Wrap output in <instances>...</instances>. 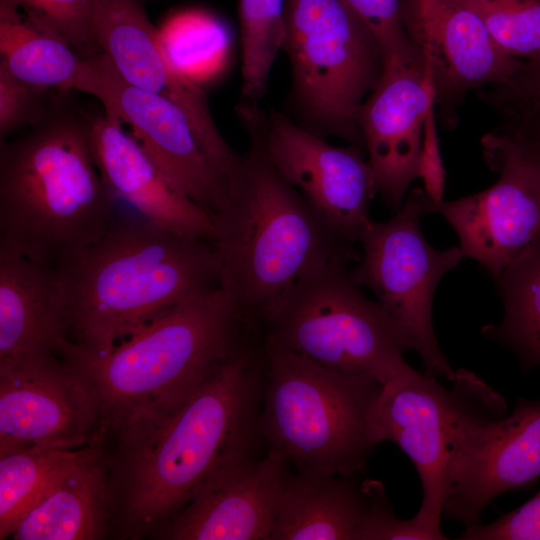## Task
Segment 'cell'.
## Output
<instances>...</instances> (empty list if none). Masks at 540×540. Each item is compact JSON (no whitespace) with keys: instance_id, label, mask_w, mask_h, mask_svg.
<instances>
[{"instance_id":"cell-2","label":"cell","mask_w":540,"mask_h":540,"mask_svg":"<svg viewBox=\"0 0 540 540\" xmlns=\"http://www.w3.org/2000/svg\"><path fill=\"white\" fill-rule=\"evenodd\" d=\"M53 270L73 357L108 352L177 304L220 286L213 242L120 212L97 241Z\"/></svg>"},{"instance_id":"cell-1","label":"cell","mask_w":540,"mask_h":540,"mask_svg":"<svg viewBox=\"0 0 540 540\" xmlns=\"http://www.w3.org/2000/svg\"><path fill=\"white\" fill-rule=\"evenodd\" d=\"M263 371L250 344L179 401L102 434L110 535L149 536L212 476L253 454Z\"/></svg>"},{"instance_id":"cell-13","label":"cell","mask_w":540,"mask_h":540,"mask_svg":"<svg viewBox=\"0 0 540 540\" xmlns=\"http://www.w3.org/2000/svg\"><path fill=\"white\" fill-rule=\"evenodd\" d=\"M93 95L105 113L128 124L133 137L166 182L212 218L225 205L228 181L205 154L185 115L175 104L124 80L101 51L81 57L73 89Z\"/></svg>"},{"instance_id":"cell-29","label":"cell","mask_w":540,"mask_h":540,"mask_svg":"<svg viewBox=\"0 0 540 540\" xmlns=\"http://www.w3.org/2000/svg\"><path fill=\"white\" fill-rule=\"evenodd\" d=\"M483 21L509 55L540 59V0H457Z\"/></svg>"},{"instance_id":"cell-15","label":"cell","mask_w":540,"mask_h":540,"mask_svg":"<svg viewBox=\"0 0 540 540\" xmlns=\"http://www.w3.org/2000/svg\"><path fill=\"white\" fill-rule=\"evenodd\" d=\"M93 33L99 50L126 82L167 99L185 113L205 154L227 181L241 170L244 155L220 134L201 86L167 59L143 0H95Z\"/></svg>"},{"instance_id":"cell-33","label":"cell","mask_w":540,"mask_h":540,"mask_svg":"<svg viewBox=\"0 0 540 540\" xmlns=\"http://www.w3.org/2000/svg\"><path fill=\"white\" fill-rule=\"evenodd\" d=\"M369 511L360 540H437L436 536L414 518L399 519L388 503L382 484L366 481Z\"/></svg>"},{"instance_id":"cell-23","label":"cell","mask_w":540,"mask_h":540,"mask_svg":"<svg viewBox=\"0 0 540 540\" xmlns=\"http://www.w3.org/2000/svg\"><path fill=\"white\" fill-rule=\"evenodd\" d=\"M352 477L290 474L270 540H360L369 496Z\"/></svg>"},{"instance_id":"cell-25","label":"cell","mask_w":540,"mask_h":540,"mask_svg":"<svg viewBox=\"0 0 540 540\" xmlns=\"http://www.w3.org/2000/svg\"><path fill=\"white\" fill-rule=\"evenodd\" d=\"M503 317L482 333L509 349L522 367L540 366V238L519 253L495 281Z\"/></svg>"},{"instance_id":"cell-7","label":"cell","mask_w":540,"mask_h":540,"mask_svg":"<svg viewBox=\"0 0 540 540\" xmlns=\"http://www.w3.org/2000/svg\"><path fill=\"white\" fill-rule=\"evenodd\" d=\"M351 262L332 260L298 280L262 319V345L384 384L408 364L409 348L377 301L353 281Z\"/></svg>"},{"instance_id":"cell-20","label":"cell","mask_w":540,"mask_h":540,"mask_svg":"<svg viewBox=\"0 0 540 540\" xmlns=\"http://www.w3.org/2000/svg\"><path fill=\"white\" fill-rule=\"evenodd\" d=\"M121 124L106 113L90 116L92 157L109 190L157 226L213 242L212 217L166 182L138 141Z\"/></svg>"},{"instance_id":"cell-27","label":"cell","mask_w":540,"mask_h":540,"mask_svg":"<svg viewBox=\"0 0 540 540\" xmlns=\"http://www.w3.org/2000/svg\"><path fill=\"white\" fill-rule=\"evenodd\" d=\"M158 30L167 59L182 75L200 85L220 71L228 39L213 16L200 11L177 13Z\"/></svg>"},{"instance_id":"cell-26","label":"cell","mask_w":540,"mask_h":540,"mask_svg":"<svg viewBox=\"0 0 540 540\" xmlns=\"http://www.w3.org/2000/svg\"><path fill=\"white\" fill-rule=\"evenodd\" d=\"M85 447L29 448L0 454L1 540L11 535L21 515L48 482L76 459Z\"/></svg>"},{"instance_id":"cell-3","label":"cell","mask_w":540,"mask_h":540,"mask_svg":"<svg viewBox=\"0 0 540 540\" xmlns=\"http://www.w3.org/2000/svg\"><path fill=\"white\" fill-rule=\"evenodd\" d=\"M92 157L90 116L58 100L0 144V245L54 267L97 241L119 211Z\"/></svg>"},{"instance_id":"cell-4","label":"cell","mask_w":540,"mask_h":540,"mask_svg":"<svg viewBox=\"0 0 540 540\" xmlns=\"http://www.w3.org/2000/svg\"><path fill=\"white\" fill-rule=\"evenodd\" d=\"M249 138L243 168L212 219L220 287L255 327L306 274L338 258L357 262L360 254L319 219Z\"/></svg>"},{"instance_id":"cell-19","label":"cell","mask_w":540,"mask_h":540,"mask_svg":"<svg viewBox=\"0 0 540 540\" xmlns=\"http://www.w3.org/2000/svg\"><path fill=\"white\" fill-rule=\"evenodd\" d=\"M274 450L249 455L205 482L171 518L149 535L164 540H270L291 473Z\"/></svg>"},{"instance_id":"cell-8","label":"cell","mask_w":540,"mask_h":540,"mask_svg":"<svg viewBox=\"0 0 540 540\" xmlns=\"http://www.w3.org/2000/svg\"><path fill=\"white\" fill-rule=\"evenodd\" d=\"M282 51L304 127L364 149L356 116L384 70L383 51L368 26L345 0H285Z\"/></svg>"},{"instance_id":"cell-28","label":"cell","mask_w":540,"mask_h":540,"mask_svg":"<svg viewBox=\"0 0 540 540\" xmlns=\"http://www.w3.org/2000/svg\"><path fill=\"white\" fill-rule=\"evenodd\" d=\"M243 101L256 102L266 91L269 75L285 36V0H239Z\"/></svg>"},{"instance_id":"cell-16","label":"cell","mask_w":540,"mask_h":540,"mask_svg":"<svg viewBox=\"0 0 540 540\" xmlns=\"http://www.w3.org/2000/svg\"><path fill=\"white\" fill-rule=\"evenodd\" d=\"M404 21L445 129L457 124V109L467 93L504 83L523 62L502 50L481 18L457 0H405Z\"/></svg>"},{"instance_id":"cell-6","label":"cell","mask_w":540,"mask_h":540,"mask_svg":"<svg viewBox=\"0 0 540 540\" xmlns=\"http://www.w3.org/2000/svg\"><path fill=\"white\" fill-rule=\"evenodd\" d=\"M259 431L306 475L354 476L382 442L377 408L383 384L344 374L285 349L261 346Z\"/></svg>"},{"instance_id":"cell-32","label":"cell","mask_w":540,"mask_h":540,"mask_svg":"<svg viewBox=\"0 0 540 540\" xmlns=\"http://www.w3.org/2000/svg\"><path fill=\"white\" fill-rule=\"evenodd\" d=\"M47 91L21 81L0 62L1 140L21 127L34 126L45 116L50 105L45 99Z\"/></svg>"},{"instance_id":"cell-34","label":"cell","mask_w":540,"mask_h":540,"mask_svg":"<svg viewBox=\"0 0 540 540\" xmlns=\"http://www.w3.org/2000/svg\"><path fill=\"white\" fill-rule=\"evenodd\" d=\"M463 540H540V491L517 509L487 524L466 528Z\"/></svg>"},{"instance_id":"cell-24","label":"cell","mask_w":540,"mask_h":540,"mask_svg":"<svg viewBox=\"0 0 540 540\" xmlns=\"http://www.w3.org/2000/svg\"><path fill=\"white\" fill-rule=\"evenodd\" d=\"M0 54L7 69L30 85L69 92L80 55L50 24L15 0H0Z\"/></svg>"},{"instance_id":"cell-30","label":"cell","mask_w":540,"mask_h":540,"mask_svg":"<svg viewBox=\"0 0 540 540\" xmlns=\"http://www.w3.org/2000/svg\"><path fill=\"white\" fill-rule=\"evenodd\" d=\"M378 40L384 64L417 55L405 27V0H345Z\"/></svg>"},{"instance_id":"cell-22","label":"cell","mask_w":540,"mask_h":540,"mask_svg":"<svg viewBox=\"0 0 540 540\" xmlns=\"http://www.w3.org/2000/svg\"><path fill=\"white\" fill-rule=\"evenodd\" d=\"M110 534L108 472L89 445L61 469L14 526L15 540H95Z\"/></svg>"},{"instance_id":"cell-11","label":"cell","mask_w":540,"mask_h":540,"mask_svg":"<svg viewBox=\"0 0 540 540\" xmlns=\"http://www.w3.org/2000/svg\"><path fill=\"white\" fill-rule=\"evenodd\" d=\"M238 112L248 135L319 219L344 242H359L377 194L364 149L332 145L285 114H263L256 102L242 101Z\"/></svg>"},{"instance_id":"cell-12","label":"cell","mask_w":540,"mask_h":540,"mask_svg":"<svg viewBox=\"0 0 540 540\" xmlns=\"http://www.w3.org/2000/svg\"><path fill=\"white\" fill-rule=\"evenodd\" d=\"M480 144L498 180L481 192L443 201L434 212L455 230L464 256L480 263L496 281L519 253L540 238V159L503 121Z\"/></svg>"},{"instance_id":"cell-10","label":"cell","mask_w":540,"mask_h":540,"mask_svg":"<svg viewBox=\"0 0 540 540\" xmlns=\"http://www.w3.org/2000/svg\"><path fill=\"white\" fill-rule=\"evenodd\" d=\"M433 206L424 189L415 188L392 218L370 220L359 237L361 254L350 275L373 292L409 350L419 354L424 374L452 382L456 371L439 347L432 307L438 283L465 256L460 246L437 250L425 239L420 218Z\"/></svg>"},{"instance_id":"cell-9","label":"cell","mask_w":540,"mask_h":540,"mask_svg":"<svg viewBox=\"0 0 540 540\" xmlns=\"http://www.w3.org/2000/svg\"><path fill=\"white\" fill-rule=\"evenodd\" d=\"M459 407L450 439L449 491L442 516L466 528L502 493L540 477V401L504 398L465 369L456 371Z\"/></svg>"},{"instance_id":"cell-5","label":"cell","mask_w":540,"mask_h":540,"mask_svg":"<svg viewBox=\"0 0 540 540\" xmlns=\"http://www.w3.org/2000/svg\"><path fill=\"white\" fill-rule=\"evenodd\" d=\"M253 329L219 286L177 304L108 352L71 358L98 400L100 437L184 398L250 345Z\"/></svg>"},{"instance_id":"cell-17","label":"cell","mask_w":540,"mask_h":540,"mask_svg":"<svg viewBox=\"0 0 540 540\" xmlns=\"http://www.w3.org/2000/svg\"><path fill=\"white\" fill-rule=\"evenodd\" d=\"M435 94L423 59L384 64L383 73L359 107L356 122L377 194L398 211L419 178L424 141L434 129Z\"/></svg>"},{"instance_id":"cell-21","label":"cell","mask_w":540,"mask_h":540,"mask_svg":"<svg viewBox=\"0 0 540 540\" xmlns=\"http://www.w3.org/2000/svg\"><path fill=\"white\" fill-rule=\"evenodd\" d=\"M75 352L53 268L0 245V358Z\"/></svg>"},{"instance_id":"cell-35","label":"cell","mask_w":540,"mask_h":540,"mask_svg":"<svg viewBox=\"0 0 540 540\" xmlns=\"http://www.w3.org/2000/svg\"><path fill=\"white\" fill-rule=\"evenodd\" d=\"M479 96L491 107L505 103L540 106V59L523 61L504 83L492 85Z\"/></svg>"},{"instance_id":"cell-18","label":"cell","mask_w":540,"mask_h":540,"mask_svg":"<svg viewBox=\"0 0 540 540\" xmlns=\"http://www.w3.org/2000/svg\"><path fill=\"white\" fill-rule=\"evenodd\" d=\"M459 406L453 384L446 390L435 377L409 364L383 384L377 419L382 441H391L411 459L422 486L413 517L438 540L448 539L440 522L449 491L450 439Z\"/></svg>"},{"instance_id":"cell-36","label":"cell","mask_w":540,"mask_h":540,"mask_svg":"<svg viewBox=\"0 0 540 540\" xmlns=\"http://www.w3.org/2000/svg\"><path fill=\"white\" fill-rule=\"evenodd\" d=\"M526 125L529 142L540 158V108L530 113Z\"/></svg>"},{"instance_id":"cell-31","label":"cell","mask_w":540,"mask_h":540,"mask_svg":"<svg viewBox=\"0 0 540 540\" xmlns=\"http://www.w3.org/2000/svg\"><path fill=\"white\" fill-rule=\"evenodd\" d=\"M50 24L80 55L99 50L93 33L95 0H15Z\"/></svg>"},{"instance_id":"cell-14","label":"cell","mask_w":540,"mask_h":540,"mask_svg":"<svg viewBox=\"0 0 540 540\" xmlns=\"http://www.w3.org/2000/svg\"><path fill=\"white\" fill-rule=\"evenodd\" d=\"M98 400L68 358H0V454L29 448L96 445Z\"/></svg>"}]
</instances>
